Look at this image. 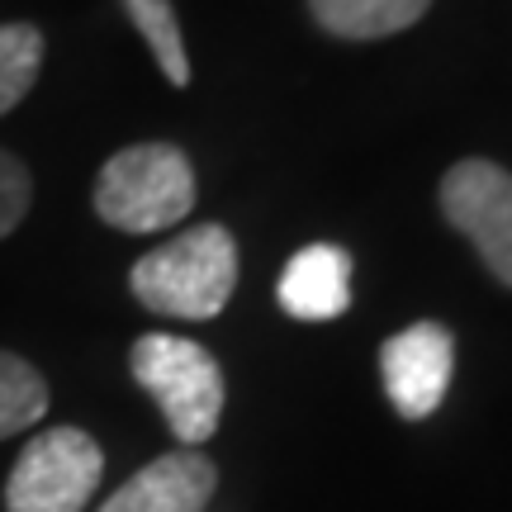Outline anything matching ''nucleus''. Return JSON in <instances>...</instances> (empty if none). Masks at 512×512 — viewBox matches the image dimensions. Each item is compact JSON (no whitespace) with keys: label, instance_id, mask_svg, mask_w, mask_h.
Masks as SVG:
<instances>
[{"label":"nucleus","instance_id":"nucleus-1","mask_svg":"<svg viewBox=\"0 0 512 512\" xmlns=\"http://www.w3.org/2000/svg\"><path fill=\"white\" fill-rule=\"evenodd\" d=\"M128 285L143 309L162 318H219L238 285V242L219 223L185 228L171 242L152 247L143 261H133Z\"/></svg>","mask_w":512,"mask_h":512},{"label":"nucleus","instance_id":"nucleus-2","mask_svg":"<svg viewBox=\"0 0 512 512\" xmlns=\"http://www.w3.org/2000/svg\"><path fill=\"white\" fill-rule=\"evenodd\" d=\"M195 209V171L181 147L133 143L95 176V214L119 233H162Z\"/></svg>","mask_w":512,"mask_h":512},{"label":"nucleus","instance_id":"nucleus-3","mask_svg":"<svg viewBox=\"0 0 512 512\" xmlns=\"http://www.w3.org/2000/svg\"><path fill=\"white\" fill-rule=\"evenodd\" d=\"M128 370L143 384V394H152V403L162 408L166 427L181 446H200L219 432L223 370L200 342L171 337V332H147L128 351Z\"/></svg>","mask_w":512,"mask_h":512},{"label":"nucleus","instance_id":"nucleus-4","mask_svg":"<svg viewBox=\"0 0 512 512\" xmlns=\"http://www.w3.org/2000/svg\"><path fill=\"white\" fill-rule=\"evenodd\" d=\"M100 475H105V456H100L91 432H81V427L38 432L5 479V508L81 512L100 489Z\"/></svg>","mask_w":512,"mask_h":512},{"label":"nucleus","instance_id":"nucleus-5","mask_svg":"<svg viewBox=\"0 0 512 512\" xmlns=\"http://www.w3.org/2000/svg\"><path fill=\"white\" fill-rule=\"evenodd\" d=\"M441 214L470 238L479 261L512 290V171L489 157H465L441 176Z\"/></svg>","mask_w":512,"mask_h":512},{"label":"nucleus","instance_id":"nucleus-6","mask_svg":"<svg viewBox=\"0 0 512 512\" xmlns=\"http://www.w3.org/2000/svg\"><path fill=\"white\" fill-rule=\"evenodd\" d=\"M451 370H456V337L441 323H413L380 347L384 394L394 403V413L408 422L437 413L451 389Z\"/></svg>","mask_w":512,"mask_h":512},{"label":"nucleus","instance_id":"nucleus-7","mask_svg":"<svg viewBox=\"0 0 512 512\" xmlns=\"http://www.w3.org/2000/svg\"><path fill=\"white\" fill-rule=\"evenodd\" d=\"M214 489H219L214 460L200 451H171L138 470L119 494L105 498L100 512H204Z\"/></svg>","mask_w":512,"mask_h":512},{"label":"nucleus","instance_id":"nucleus-8","mask_svg":"<svg viewBox=\"0 0 512 512\" xmlns=\"http://www.w3.org/2000/svg\"><path fill=\"white\" fill-rule=\"evenodd\" d=\"M275 299L290 318L304 323H328L351 309V252L337 242H313L304 252L290 256L280 271Z\"/></svg>","mask_w":512,"mask_h":512},{"label":"nucleus","instance_id":"nucleus-9","mask_svg":"<svg viewBox=\"0 0 512 512\" xmlns=\"http://www.w3.org/2000/svg\"><path fill=\"white\" fill-rule=\"evenodd\" d=\"M432 0H309L313 19L328 29L332 38H389L413 29L427 15Z\"/></svg>","mask_w":512,"mask_h":512},{"label":"nucleus","instance_id":"nucleus-10","mask_svg":"<svg viewBox=\"0 0 512 512\" xmlns=\"http://www.w3.org/2000/svg\"><path fill=\"white\" fill-rule=\"evenodd\" d=\"M124 15L133 19V29L143 34V43L152 48L162 76L181 91L190 86V57H185V38H181V19L171 0H124Z\"/></svg>","mask_w":512,"mask_h":512},{"label":"nucleus","instance_id":"nucleus-11","mask_svg":"<svg viewBox=\"0 0 512 512\" xmlns=\"http://www.w3.org/2000/svg\"><path fill=\"white\" fill-rule=\"evenodd\" d=\"M48 413V384L24 356L0 351V441L29 432Z\"/></svg>","mask_w":512,"mask_h":512},{"label":"nucleus","instance_id":"nucleus-12","mask_svg":"<svg viewBox=\"0 0 512 512\" xmlns=\"http://www.w3.org/2000/svg\"><path fill=\"white\" fill-rule=\"evenodd\" d=\"M43 67V34L34 24H0V114H10L34 91Z\"/></svg>","mask_w":512,"mask_h":512},{"label":"nucleus","instance_id":"nucleus-13","mask_svg":"<svg viewBox=\"0 0 512 512\" xmlns=\"http://www.w3.org/2000/svg\"><path fill=\"white\" fill-rule=\"evenodd\" d=\"M34 200V181H29V166L19 162L15 152L0 147V242L15 233Z\"/></svg>","mask_w":512,"mask_h":512}]
</instances>
